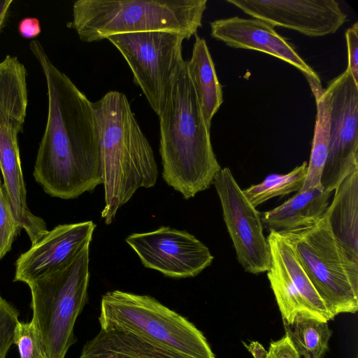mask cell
Returning <instances> with one entry per match:
<instances>
[{
    "label": "cell",
    "instance_id": "cell-29",
    "mask_svg": "<svg viewBox=\"0 0 358 358\" xmlns=\"http://www.w3.org/2000/svg\"><path fill=\"white\" fill-rule=\"evenodd\" d=\"M20 34L26 38H34L41 31L40 22L35 17H25L18 24Z\"/></svg>",
    "mask_w": 358,
    "mask_h": 358
},
{
    "label": "cell",
    "instance_id": "cell-23",
    "mask_svg": "<svg viewBox=\"0 0 358 358\" xmlns=\"http://www.w3.org/2000/svg\"><path fill=\"white\" fill-rule=\"evenodd\" d=\"M307 166L308 163L304 162L286 174L268 175L262 182L243 189L244 194L257 208L272 198L297 192L305 180Z\"/></svg>",
    "mask_w": 358,
    "mask_h": 358
},
{
    "label": "cell",
    "instance_id": "cell-10",
    "mask_svg": "<svg viewBox=\"0 0 358 358\" xmlns=\"http://www.w3.org/2000/svg\"><path fill=\"white\" fill-rule=\"evenodd\" d=\"M326 88L331 103L330 141L321 185L333 192L358 168V85L346 69Z\"/></svg>",
    "mask_w": 358,
    "mask_h": 358
},
{
    "label": "cell",
    "instance_id": "cell-21",
    "mask_svg": "<svg viewBox=\"0 0 358 358\" xmlns=\"http://www.w3.org/2000/svg\"><path fill=\"white\" fill-rule=\"evenodd\" d=\"M315 96L317 108L310 160L305 180L298 192L322 185L321 178L327 159L331 124V98L327 88H323L320 78L306 76Z\"/></svg>",
    "mask_w": 358,
    "mask_h": 358
},
{
    "label": "cell",
    "instance_id": "cell-17",
    "mask_svg": "<svg viewBox=\"0 0 358 358\" xmlns=\"http://www.w3.org/2000/svg\"><path fill=\"white\" fill-rule=\"evenodd\" d=\"M330 192L320 185L297 192L278 207L264 213L263 225L270 231H287L311 226L326 214Z\"/></svg>",
    "mask_w": 358,
    "mask_h": 358
},
{
    "label": "cell",
    "instance_id": "cell-6",
    "mask_svg": "<svg viewBox=\"0 0 358 358\" xmlns=\"http://www.w3.org/2000/svg\"><path fill=\"white\" fill-rule=\"evenodd\" d=\"M284 233L333 318L358 310V258L333 234L327 215L317 223Z\"/></svg>",
    "mask_w": 358,
    "mask_h": 358
},
{
    "label": "cell",
    "instance_id": "cell-31",
    "mask_svg": "<svg viewBox=\"0 0 358 358\" xmlns=\"http://www.w3.org/2000/svg\"><path fill=\"white\" fill-rule=\"evenodd\" d=\"M248 348L255 358H264L267 353L264 348L257 342L250 343V345L248 346Z\"/></svg>",
    "mask_w": 358,
    "mask_h": 358
},
{
    "label": "cell",
    "instance_id": "cell-26",
    "mask_svg": "<svg viewBox=\"0 0 358 358\" xmlns=\"http://www.w3.org/2000/svg\"><path fill=\"white\" fill-rule=\"evenodd\" d=\"M19 311L0 294V358H6L13 343Z\"/></svg>",
    "mask_w": 358,
    "mask_h": 358
},
{
    "label": "cell",
    "instance_id": "cell-20",
    "mask_svg": "<svg viewBox=\"0 0 358 358\" xmlns=\"http://www.w3.org/2000/svg\"><path fill=\"white\" fill-rule=\"evenodd\" d=\"M192 57L187 61L188 73L207 126L223 103L222 87L204 38L196 34Z\"/></svg>",
    "mask_w": 358,
    "mask_h": 358
},
{
    "label": "cell",
    "instance_id": "cell-22",
    "mask_svg": "<svg viewBox=\"0 0 358 358\" xmlns=\"http://www.w3.org/2000/svg\"><path fill=\"white\" fill-rule=\"evenodd\" d=\"M283 323L285 334L301 358H323L332 334L327 322L298 315L292 324Z\"/></svg>",
    "mask_w": 358,
    "mask_h": 358
},
{
    "label": "cell",
    "instance_id": "cell-14",
    "mask_svg": "<svg viewBox=\"0 0 358 358\" xmlns=\"http://www.w3.org/2000/svg\"><path fill=\"white\" fill-rule=\"evenodd\" d=\"M96 225L91 220L59 224L18 257L14 281L29 285L73 262L90 247Z\"/></svg>",
    "mask_w": 358,
    "mask_h": 358
},
{
    "label": "cell",
    "instance_id": "cell-18",
    "mask_svg": "<svg viewBox=\"0 0 358 358\" xmlns=\"http://www.w3.org/2000/svg\"><path fill=\"white\" fill-rule=\"evenodd\" d=\"M78 358H187L131 333L100 331L83 346Z\"/></svg>",
    "mask_w": 358,
    "mask_h": 358
},
{
    "label": "cell",
    "instance_id": "cell-12",
    "mask_svg": "<svg viewBox=\"0 0 358 358\" xmlns=\"http://www.w3.org/2000/svg\"><path fill=\"white\" fill-rule=\"evenodd\" d=\"M125 241L145 267L172 278L195 277L214 259L208 248L194 236L170 227L133 233Z\"/></svg>",
    "mask_w": 358,
    "mask_h": 358
},
{
    "label": "cell",
    "instance_id": "cell-16",
    "mask_svg": "<svg viewBox=\"0 0 358 358\" xmlns=\"http://www.w3.org/2000/svg\"><path fill=\"white\" fill-rule=\"evenodd\" d=\"M22 129V124L14 119L0 118V170L3 187L15 219L33 244L48 230L45 222L32 214L27 203L17 138Z\"/></svg>",
    "mask_w": 358,
    "mask_h": 358
},
{
    "label": "cell",
    "instance_id": "cell-2",
    "mask_svg": "<svg viewBox=\"0 0 358 358\" xmlns=\"http://www.w3.org/2000/svg\"><path fill=\"white\" fill-rule=\"evenodd\" d=\"M162 178L185 199L213 184L221 170L210 129L183 61L169 88L159 116Z\"/></svg>",
    "mask_w": 358,
    "mask_h": 358
},
{
    "label": "cell",
    "instance_id": "cell-19",
    "mask_svg": "<svg viewBox=\"0 0 358 358\" xmlns=\"http://www.w3.org/2000/svg\"><path fill=\"white\" fill-rule=\"evenodd\" d=\"M334 191L327 210L331 229L358 258V168L352 171Z\"/></svg>",
    "mask_w": 358,
    "mask_h": 358
},
{
    "label": "cell",
    "instance_id": "cell-25",
    "mask_svg": "<svg viewBox=\"0 0 358 358\" xmlns=\"http://www.w3.org/2000/svg\"><path fill=\"white\" fill-rule=\"evenodd\" d=\"M20 229L0 179V260L10 251Z\"/></svg>",
    "mask_w": 358,
    "mask_h": 358
},
{
    "label": "cell",
    "instance_id": "cell-27",
    "mask_svg": "<svg viewBox=\"0 0 358 358\" xmlns=\"http://www.w3.org/2000/svg\"><path fill=\"white\" fill-rule=\"evenodd\" d=\"M348 48L347 69L351 73L355 83L358 85V22H355L345 31Z\"/></svg>",
    "mask_w": 358,
    "mask_h": 358
},
{
    "label": "cell",
    "instance_id": "cell-9",
    "mask_svg": "<svg viewBox=\"0 0 358 358\" xmlns=\"http://www.w3.org/2000/svg\"><path fill=\"white\" fill-rule=\"evenodd\" d=\"M213 185L239 264L252 274L267 272L271 253L261 213L247 199L229 168L221 169Z\"/></svg>",
    "mask_w": 358,
    "mask_h": 358
},
{
    "label": "cell",
    "instance_id": "cell-8",
    "mask_svg": "<svg viewBox=\"0 0 358 358\" xmlns=\"http://www.w3.org/2000/svg\"><path fill=\"white\" fill-rule=\"evenodd\" d=\"M181 34L146 31L121 34L108 40L122 54L134 76V82L158 115L165 103L171 82L184 61Z\"/></svg>",
    "mask_w": 358,
    "mask_h": 358
},
{
    "label": "cell",
    "instance_id": "cell-11",
    "mask_svg": "<svg viewBox=\"0 0 358 358\" xmlns=\"http://www.w3.org/2000/svg\"><path fill=\"white\" fill-rule=\"evenodd\" d=\"M267 241L271 253L267 277L283 322L292 324L298 315H310L324 322L333 320L288 237L282 232L271 230Z\"/></svg>",
    "mask_w": 358,
    "mask_h": 358
},
{
    "label": "cell",
    "instance_id": "cell-13",
    "mask_svg": "<svg viewBox=\"0 0 358 358\" xmlns=\"http://www.w3.org/2000/svg\"><path fill=\"white\" fill-rule=\"evenodd\" d=\"M252 18L310 37L336 33L347 20L335 0H226Z\"/></svg>",
    "mask_w": 358,
    "mask_h": 358
},
{
    "label": "cell",
    "instance_id": "cell-30",
    "mask_svg": "<svg viewBox=\"0 0 358 358\" xmlns=\"http://www.w3.org/2000/svg\"><path fill=\"white\" fill-rule=\"evenodd\" d=\"M13 0H0V34L6 22Z\"/></svg>",
    "mask_w": 358,
    "mask_h": 358
},
{
    "label": "cell",
    "instance_id": "cell-7",
    "mask_svg": "<svg viewBox=\"0 0 358 358\" xmlns=\"http://www.w3.org/2000/svg\"><path fill=\"white\" fill-rule=\"evenodd\" d=\"M89 248L66 266L28 285L31 321L40 334L47 358H65L76 342L74 325L88 298Z\"/></svg>",
    "mask_w": 358,
    "mask_h": 358
},
{
    "label": "cell",
    "instance_id": "cell-28",
    "mask_svg": "<svg viewBox=\"0 0 358 358\" xmlns=\"http://www.w3.org/2000/svg\"><path fill=\"white\" fill-rule=\"evenodd\" d=\"M264 358H301L290 338L285 335L276 341H272Z\"/></svg>",
    "mask_w": 358,
    "mask_h": 358
},
{
    "label": "cell",
    "instance_id": "cell-24",
    "mask_svg": "<svg viewBox=\"0 0 358 358\" xmlns=\"http://www.w3.org/2000/svg\"><path fill=\"white\" fill-rule=\"evenodd\" d=\"M13 343L17 345L20 358H47L40 334L31 321L17 322Z\"/></svg>",
    "mask_w": 358,
    "mask_h": 358
},
{
    "label": "cell",
    "instance_id": "cell-3",
    "mask_svg": "<svg viewBox=\"0 0 358 358\" xmlns=\"http://www.w3.org/2000/svg\"><path fill=\"white\" fill-rule=\"evenodd\" d=\"M92 105L104 188L101 217L108 225L137 189L155 185L159 173L152 149L126 95L110 91Z\"/></svg>",
    "mask_w": 358,
    "mask_h": 358
},
{
    "label": "cell",
    "instance_id": "cell-5",
    "mask_svg": "<svg viewBox=\"0 0 358 358\" xmlns=\"http://www.w3.org/2000/svg\"><path fill=\"white\" fill-rule=\"evenodd\" d=\"M99 322L101 329L131 333L187 358H215L194 324L148 295L105 293Z\"/></svg>",
    "mask_w": 358,
    "mask_h": 358
},
{
    "label": "cell",
    "instance_id": "cell-15",
    "mask_svg": "<svg viewBox=\"0 0 358 358\" xmlns=\"http://www.w3.org/2000/svg\"><path fill=\"white\" fill-rule=\"evenodd\" d=\"M210 26L211 36L228 46L268 54L297 68L305 76L320 78L294 47L263 20L235 16L214 20Z\"/></svg>",
    "mask_w": 358,
    "mask_h": 358
},
{
    "label": "cell",
    "instance_id": "cell-1",
    "mask_svg": "<svg viewBox=\"0 0 358 358\" xmlns=\"http://www.w3.org/2000/svg\"><path fill=\"white\" fill-rule=\"evenodd\" d=\"M29 48L45 76L48 103L34 177L50 196L76 199L102 184L92 102L54 65L38 41H32Z\"/></svg>",
    "mask_w": 358,
    "mask_h": 358
},
{
    "label": "cell",
    "instance_id": "cell-4",
    "mask_svg": "<svg viewBox=\"0 0 358 358\" xmlns=\"http://www.w3.org/2000/svg\"><path fill=\"white\" fill-rule=\"evenodd\" d=\"M207 0H78L68 23L86 43L121 34L171 31L187 40L202 25Z\"/></svg>",
    "mask_w": 358,
    "mask_h": 358
}]
</instances>
